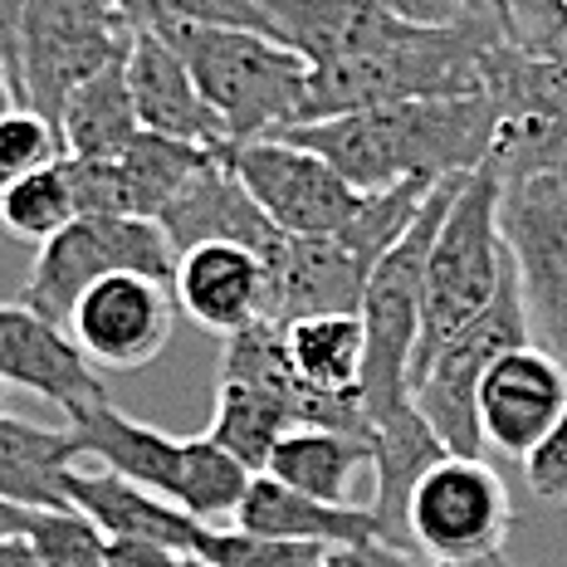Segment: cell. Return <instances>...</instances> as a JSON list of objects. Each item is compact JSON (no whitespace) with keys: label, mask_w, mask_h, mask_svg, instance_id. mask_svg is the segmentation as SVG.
Instances as JSON below:
<instances>
[{"label":"cell","mask_w":567,"mask_h":567,"mask_svg":"<svg viewBox=\"0 0 567 567\" xmlns=\"http://www.w3.org/2000/svg\"><path fill=\"white\" fill-rule=\"evenodd\" d=\"M484 93L499 109L489 167L499 182L567 172V64L499 40L484 54Z\"/></svg>","instance_id":"30bf717a"},{"label":"cell","mask_w":567,"mask_h":567,"mask_svg":"<svg viewBox=\"0 0 567 567\" xmlns=\"http://www.w3.org/2000/svg\"><path fill=\"white\" fill-rule=\"evenodd\" d=\"M293 431V416L289 406L265 392L255 382H235V377H220L216 386V416H210V441L226 445V451L240 460L250 475H265L269 470V455L284 435Z\"/></svg>","instance_id":"f1b7e54d"},{"label":"cell","mask_w":567,"mask_h":567,"mask_svg":"<svg viewBox=\"0 0 567 567\" xmlns=\"http://www.w3.org/2000/svg\"><path fill=\"white\" fill-rule=\"evenodd\" d=\"M451 455L445 441L431 431V421L416 411V401H401L396 411H386L382 421H372V514L382 528V543L411 553L406 538V509H411V489L421 484V475L431 465Z\"/></svg>","instance_id":"603a6c76"},{"label":"cell","mask_w":567,"mask_h":567,"mask_svg":"<svg viewBox=\"0 0 567 567\" xmlns=\"http://www.w3.org/2000/svg\"><path fill=\"white\" fill-rule=\"evenodd\" d=\"M524 480L538 499H553V504H567V411L558 416L548 435L524 455Z\"/></svg>","instance_id":"e575fe53"},{"label":"cell","mask_w":567,"mask_h":567,"mask_svg":"<svg viewBox=\"0 0 567 567\" xmlns=\"http://www.w3.org/2000/svg\"><path fill=\"white\" fill-rule=\"evenodd\" d=\"M499 20H504V25H509V16H514V10H528V6H548V0H499Z\"/></svg>","instance_id":"b9f144b4"},{"label":"cell","mask_w":567,"mask_h":567,"mask_svg":"<svg viewBox=\"0 0 567 567\" xmlns=\"http://www.w3.org/2000/svg\"><path fill=\"white\" fill-rule=\"evenodd\" d=\"M133 40L137 25L117 0H25L16 109H34L59 127L74 89L123 64Z\"/></svg>","instance_id":"8992f818"},{"label":"cell","mask_w":567,"mask_h":567,"mask_svg":"<svg viewBox=\"0 0 567 567\" xmlns=\"http://www.w3.org/2000/svg\"><path fill=\"white\" fill-rule=\"evenodd\" d=\"M289 368L303 386L323 396H362V362H368V328L362 313H318L284 328Z\"/></svg>","instance_id":"4316f807"},{"label":"cell","mask_w":567,"mask_h":567,"mask_svg":"<svg viewBox=\"0 0 567 567\" xmlns=\"http://www.w3.org/2000/svg\"><path fill=\"white\" fill-rule=\"evenodd\" d=\"M499 226L528 333L567 368V172L504 182Z\"/></svg>","instance_id":"8fae6325"},{"label":"cell","mask_w":567,"mask_h":567,"mask_svg":"<svg viewBox=\"0 0 567 567\" xmlns=\"http://www.w3.org/2000/svg\"><path fill=\"white\" fill-rule=\"evenodd\" d=\"M157 226L167 230L176 255L196 250V245H210V240L245 245V250H255V255H269L279 245V230L269 226V216L255 206V196L245 192V182L235 176L230 147L216 152V157L176 192V200L162 210Z\"/></svg>","instance_id":"ac0fdd59"},{"label":"cell","mask_w":567,"mask_h":567,"mask_svg":"<svg viewBox=\"0 0 567 567\" xmlns=\"http://www.w3.org/2000/svg\"><path fill=\"white\" fill-rule=\"evenodd\" d=\"M16 109V89H10V64H6V50H0V113Z\"/></svg>","instance_id":"60d3db41"},{"label":"cell","mask_w":567,"mask_h":567,"mask_svg":"<svg viewBox=\"0 0 567 567\" xmlns=\"http://www.w3.org/2000/svg\"><path fill=\"white\" fill-rule=\"evenodd\" d=\"M64 416H69V435L79 441V455L84 460L142 484V489L167 494V499L176 494L182 460H186V435H167V431H157V425L123 416L109 396L84 401V406L64 411Z\"/></svg>","instance_id":"44dd1931"},{"label":"cell","mask_w":567,"mask_h":567,"mask_svg":"<svg viewBox=\"0 0 567 567\" xmlns=\"http://www.w3.org/2000/svg\"><path fill=\"white\" fill-rule=\"evenodd\" d=\"M69 504H74L79 514H89L109 538L162 543V548L182 553V558H192L200 548V534L210 528L186 514L182 504H172L167 494L142 489V484L113 475V470H103V465L69 470Z\"/></svg>","instance_id":"ffe728a7"},{"label":"cell","mask_w":567,"mask_h":567,"mask_svg":"<svg viewBox=\"0 0 567 567\" xmlns=\"http://www.w3.org/2000/svg\"><path fill=\"white\" fill-rule=\"evenodd\" d=\"M230 167L279 235H338L372 200L328 157H318L313 147H299L289 137L235 142Z\"/></svg>","instance_id":"7c38bea8"},{"label":"cell","mask_w":567,"mask_h":567,"mask_svg":"<svg viewBox=\"0 0 567 567\" xmlns=\"http://www.w3.org/2000/svg\"><path fill=\"white\" fill-rule=\"evenodd\" d=\"M64 137L50 117H40L34 109H10L0 113V192L20 176L50 167V162H64Z\"/></svg>","instance_id":"836d02e7"},{"label":"cell","mask_w":567,"mask_h":567,"mask_svg":"<svg viewBox=\"0 0 567 567\" xmlns=\"http://www.w3.org/2000/svg\"><path fill=\"white\" fill-rule=\"evenodd\" d=\"M137 30H172V25H235L265 30L269 20L255 0H117Z\"/></svg>","instance_id":"d6a6232c"},{"label":"cell","mask_w":567,"mask_h":567,"mask_svg":"<svg viewBox=\"0 0 567 567\" xmlns=\"http://www.w3.org/2000/svg\"><path fill=\"white\" fill-rule=\"evenodd\" d=\"M499 109L489 93H460V99H416L362 109L318 123H293L275 137L313 147L348 176L358 192H386L401 182H451L489 162Z\"/></svg>","instance_id":"6da1fadb"},{"label":"cell","mask_w":567,"mask_h":567,"mask_svg":"<svg viewBox=\"0 0 567 567\" xmlns=\"http://www.w3.org/2000/svg\"><path fill=\"white\" fill-rule=\"evenodd\" d=\"M465 176L441 182L421 200L416 220L406 235L377 259L368 293H362V328H368V362H362V406L368 421H382L406 396V372L421 342V309H425V259H431L435 230H441L445 210L460 196Z\"/></svg>","instance_id":"5b68a950"},{"label":"cell","mask_w":567,"mask_h":567,"mask_svg":"<svg viewBox=\"0 0 567 567\" xmlns=\"http://www.w3.org/2000/svg\"><path fill=\"white\" fill-rule=\"evenodd\" d=\"M534 342L524 318V299H518L514 265L504 275V289L494 293V303L484 309L470 328L435 348L425 362H416L406 377V396L416 401V411L431 421V431L445 441L451 455H484L480 435V382L504 352Z\"/></svg>","instance_id":"ba28073f"},{"label":"cell","mask_w":567,"mask_h":567,"mask_svg":"<svg viewBox=\"0 0 567 567\" xmlns=\"http://www.w3.org/2000/svg\"><path fill=\"white\" fill-rule=\"evenodd\" d=\"M142 133L137 109H133V89H127V69L113 64L99 79H89L84 89H74V99L59 113V137L64 152L79 162H103L117 152L133 147V137Z\"/></svg>","instance_id":"83f0119b"},{"label":"cell","mask_w":567,"mask_h":567,"mask_svg":"<svg viewBox=\"0 0 567 567\" xmlns=\"http://www.w3.org/2000/svg\"><path fill=\"white\" fill-rule=\"evenodd\" d=\"M0 416H6V382H0Z\"/></svg>","instance_id":"f6af8a7d"},{"label":"cell","mask_w":567,"mask_h":567,"mask_svg":"<svg viewBox=\"0 0 567 567\" xmlns=\"http://www.w3.org/2000/svg\"><path fill=\"white\" fill-rule=\"evenodd\" d=\"M338 563L348 567H451V563H435V558H421V553H406V548H392V543H368V548H333ZM494 567H514L509 558L494 563Z\"/></svg>","instance_id":"d590c367"},{"label":"cell","mask_w":567,"mask_h":567,"mask_svg":"<svg viewBox=\"0 0 567 567\" xmlns=\"http://www.w3.org/2000/svg\"><path fill=\"white\" fill-rule=\"evenodd\" d=\"M235 528H250V534H265V538L328 543V548H368V543H382V528H377L372 509L309 499V494L279 484L275 475L250 480V494L235 509Z\"/></svg>","instance_id":"cb8c5ba5"},{"label":"cell","mask_w":567,"mask_h":567,"mask_svg":"<svg viewBox=\"0 0 567 567\" xmlns=\"http://www.w3.org/2000/svg\"><path fill=\"white\" fill-rule=\"evenodd\" d=\"M79 220V200H74V182H69V157L64 162H50V167L20 176L0 192V226L20 240H50Z\"/></svg>","instance_id":"4dcf8cb0"},{"label":"cell","mask_w":567,"mask_h":567,"mask_svg":"<svg viewBox=\"0 0 567 567\" xmlns=\"http://www.w3.org/2000/svg\"><path fill=\"white\" fill-rule=\"evenodd\" d=\"M172 289L192 323L230 338L265 318V255L226 240L196 245L176 259Z\"/></svg>","instance_id":"d6986e66"},{"label":"cell","mask_w":567,"mask_h":567,"mask_svg":"<svg viewBox=\"0 0 567 567\" xmlns=\"http://www.w3.org/2000/svg\"><path fill=\"white\" fill-rule=\"evenodd\" d=\"M358 470H372V441L368 435L328 431V425H293L289 435L275 445L269 470L279 484L309 494L323 504H348V489L358 480Z\"/></svg>","instance_id":"484cf974"},{"label":"cell","mask_w":567,"mask_h":567,"mask_svg":"<svg viewBox=\"0 0 567 567\" xmlns=\"http://www.w3.org/2000/svg\"><path fill=\"white\" fill-rule=\"evenodd\" d=\"M372 269L338 235H279L265 255V318L289 328L318 313H362Z\"/></svg>","instance_id":"5bb4252c"},{"label":"cell","mask_w":567,"mask_h":567,"mask_svg":"<svg viewBox=\"0 0 567 567\" xmlns=\"http://www.w3.org/2000/svg\"><path fill=\"white\" fill-rule=\"evenodd\" d=\"M558 6H563V10H567V0H558Z\"/></svg>","instance_id":"7dc6e473"},{"label":"cell","mask_w":567,"mask_h":567,"mask_svg":"<svg viewBox=\"0 0 567 567\" xmlns=\"http://www.w3.org/2000/svg\"><path fill=\"white\" fill-rule=\"evenodd\" d=\"M176 245L157 220H133V216H79L59 235L40 245L34 269L20 289V303H30L40 318L69 333L79 299L109 275H152V279H176Z\"/></svg>","instance_id":"52a82bcc"},{"label":"cell","mask_w":567,"mask_h":567,"mask_svg":"<svg viewBox=\"0 0 567 567\" xmlns=\"http://www.w3.org/2000/svg\"><path fill=\"white\" fill-rule=\"evenodd\" d=\"M123 69H127V89H133L137 123L147 127V133L196 142V147H230V133H226V123H220V113L200 99L182 50H176L162 30H137Z\"/></svg>","instance_id":"2e32d148"},{"label":"cell","mask_w":567,"mask_h":567,"mask_svg":"<svg viewBox=\"0 0 567 567\" xmlns=\"http://www.w3.org/2000/svg\"><path fill=\"white\" fill-rule=\"evenodd\" d=\"M176 328V289L152 275H109L79 299L69 318V338L84 348V358L103 368L133 372L147 368L172 342Z\"/></svg>","instance_id":"4fadbf2b"},{"label":"cell","mask_w":567,"mask_h":567,"mask_svg":"<svg viewBox=\"0 0 567 567\" xmlns=\"http://www.w3.org/2000/svg\"><path fill=\"white\" fill-rule=\"evenodd\" d=\"M0 382L25 386V392L54 401L59 411L109 396L84 362V348L20 299L0 303Z\"/></svg>","instance_id":"e0dca14e"},{"label":"cell","mask_w":567,"mask_h":567,"mask_svg":"<svg viewBox=\"0 0 567 567\" xmlns=\"http://www.w3.org/2000/svg\"><path fill=\"white\" fill-rule=\"evenodd\" d=\"M372 6H382L396 20H411V25H455V20L475 16L460 0H372Z\"/></svg>","instance_id":"8d00e7d4"},{"label":"cell","mask_w":567,"mask_h":567,"mask_svg":"<svg viewBox=\"0 0 567 567\" xmlns=\"http://www.w3.org/2000/svg\"><path fill=\"white\" fill-rule=\"evenodd\" d=\"M25 514H30V509H16V504L0 499V538H6V534H20V528H25Z\"/></svg>","instance_id":"ab89813d"},{"label":"cell","mask_w":567,"mask_h":567,"mask_svg":"<svg viewBox=\"0 0 567 567\" xmlns=\"http://www.w3.org/2000/svg\"><path fill=\"white\" fill-rule=\"evenodd\" d=\"M79 441L50 425L0 416V499L16 509H69V470L79 465Z\"/></svg>","instance_id":"d4e9b609"},{"label":"cell","mask_w":567,"mask_h":567,"mask_svg":"<svg viewBox=\"0 0 567 567\" xmlns=\"http://www.w3.org/2000/svg\"><path fill=\"white\" fill-rule=\"evenodd\" d=\"M567 411V368L538 342L504 352L480 382V435L484 451L524 460Z\"/></svg>","instance_id":"9a60e30c"},{"label":"cell","mask_w":567,"mask_h":567,"mask_svg":"<svg viewBox=\"0 0 567 567\" xmlns=\"http://www.w3.org/2000/svg\"><path fill=\"white\" fill-rule=\"evenodd\" d=\"M489 10H494V16H499V10H504V6H499V0H489ZM499 25H504V20H499Z\"/></svg>","instance_id":"bcb514c9"},{"label":"cell","mask_w":567,"mask_h":567,"mask_svg":"<svg viewBox=\"0 0 567 567\" xmlns=\"http://www.w3.org/2000/svg\"><path fill=\"white\" fill-rule=\"evenodd\" d=\"M460 6H465V10H489V0H460ZM489 16H494V10H489Z\"/></svg>","instance_id":"7bdbcfd3"},{"label":"cell","mask_w":567,"mask_h":567,"mask_svg":"<svg viewBox=\"0 0 567 567\" xmlns=\"http://www.w3.org/2000/svg\"><path fill=\"white\" fill-rule=\"evenodd\" d=\"M186 567H200L196 558H186ZM328 567H348V563H338V553H333V563H328Z\"/></svg>","instance_id":"ee69618b"},{"label":"cell","mask_w":567,"mask_h":567,"mask_svg":"<svg viewBox=\"0 0 567 567\" xmlns=\"http://www.w3.org/2000/svg\"><path fill=\"white\" fill-rule=\"evenodd\" d=\"M499 40H509V34L489 10H475L455 25H406L396 40L377 44L368 54L313 69L303 123L386 109V103L484 93V54Z\"/></svg>","instance_id":"7a4b0ae2"},{"label":"cell","mask_w":567,"mask_h":567,"mask_svg":"<svg viewBox=\"0 0 567 567\" xmlns=\"http://www.w3.org/2000/svg\"><path fill=\"white\" fill-rule=\"evenodd\" d=\"M103 567H186L182 553L162 548V543H142V538H113L109 543V563Z\"/></svg>","instance_id":"74e56055"},{"label":"cell","mask_w":567,"mask_h":567,"mask_svg":"<svg viewBox=\"0 0 567 567\" xmlns=\"http://www.w3.org/2000/svg\"><path fill=\"white\" fill-rule=\"evenodd\" d=\"M250 470L235 460L226 445H216L210 435H186V460H182V480H176L172 504H182L200 524L216 518H235V509L250 494Z\"/></svg>","instance_id":"f546056e"},{"label":"cell","mask_w":567,"mask_h":567,"mask_svg":"<svg viewBox=\"0 0 567 567\" xmlns=\"http://www.w3.org/2000/svg\"><path fill=\"white\" fill-rule=\"evenodd\" d=\"M499 200H504V182L489 167H480L465 176L460 196L445 210L431 259H425V309H421V342L411 368L431 358L435 348H445L460 328L475 323L494 303V293L504 289L509 250H504Z\"/></svg>","instance_id":"277c9868"},{"label":"cell","mask_w":567,"mask_h":567,"mask_svg":"<svg viewBox=\"0 0 567 567\" xmlns=\"http://www.w3.org/2000/svg\"><path fill=\"white\" fill-rule=\"evenodd\" d=\"M162 34L182 50L200 99L220 113L230 147L303 123L313 69L284 40L235 25H172Z\"/></svg>","instance_id":"3957f363"},{"label":"cell","mask_w":567,"mask_h":567,"mask_svg":"<svg viewBox=\"0 0 567 567\" xmlns=\"http://www.w3.org/2000/svg\"><path fill=\"white\" fill-rule=\"evenodd\" d=\"M255 6L265 10L269 34L309 59V69L368 54L411 25V20L386 16L372 0H255Z\"/></svg>","instance_id":"7402d4cb"},{"label":"cell","mask_w":567,"mask_h":567,"mask_svg":"<svg viewBox=\"0 0 567 567\" xmlns=\"http://www.w3.org/2000/svg\"><path fill=\"white\" fill-rule=\"evenodd\" d=\"M514 509L499 470L484 455H445L411 489L406 538L411 553L451 567H494L504 563Z\"/></svg>","instance_id":"9c48e42d"},{"label":"cell","mask_w":567,"mask_h":567,"mask_svg":"<svg viewBox=\"0 0 567 567\" xmlns=\"http://www.w3.org/2000/svg\"><path fill=\"white\" fill-rule=\"evenodd\" d=\"M192 558L200 567H328L333 548L299 538H265L250 528H206Z\"/></svg>","instance_id":"1f68e13d"},{"label":"cell","mask_w":567,"mask_h":567,"mask_svg":"<svg viewBox=\"0 0 567 567\" xmlns=\"http://www.w3.org/2000/svg\"><path fill=\"white\" fill-rule=\"evenodd\" d=\"M20 20H25V0H0V50L10 64V89L20 79Z\"/></svg>","instance_id":"f35d334b"}]
</instances>
